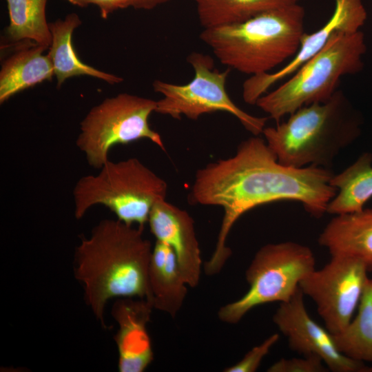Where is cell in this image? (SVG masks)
Segmentation results:
<instances>
[{"label": "cell", "instance_id": "cell-1", "mask_svg": "<svg viewBox=\"0 0 372 372\" xmlns=\"http://www.w3.org/2000/svg\"><path fill=\"white\" fill-rule=\"evenodd\" d=\"M333 175L329 169L279 163L258 136L242 141L233 156L198 169L189 195L190 203L219 206L224 211L215 249L205 264V273L213 276L222 270L231 254L226 240L232 227L258 206L296 201L311 216L322 217L338 191L330 184Z\"/></svg>", "mask_w": 372, "mask_h": 372}, {"label": "cell", "instance_id": "cell-2", "mask_svg": "<svg viewBox=\"0 0 372 372\" xmlns=\"http://www.w3.org/2000/svg\"><path fill=\"white\" fill-rule=\"evenodd\" d=\"M143 230L118 219H104L76 249L74 277L83 285L86 304L104 328V311L110 300L136 298L149 301L153 247Z\"/></svg>", "mask_w": 372, "mask_h": 372}, {"label": "cell", "instance_id": "cell-3", "mask_svg": "<svg viewBox=\"0 0 372 372\" xmlns=\"http://www.w3.org/2000/svg\"><path fill=\"white\" fill-rule=\"evenodd\" d=\"M362 123L360 112L338 89L328 101L304 106L262 134L279 163L329 169L360 136Z\"/></svg>", "mask_w": 372, "mask_h": 372}, {"label": "cell", "instance_id": "cell-4", "mask_svg": "<svg viewBox=\"0 0 372 372\" xmlns=\"http://www.w3.org/2000/svg\"><path fill=\"white\" fill-rule=\"evenodd\" d=\"M304 19V9L298 3L242 22L203 29L200 38L223 65L259 75L295 56L305 33Z\"/></svg>", "mask_w": 372, "mask_h": 372}, {"label": "cell", "instance_id": "cell-5", "mask_svg": "<svg viewBox=\"0 0 372 372\" xmlns=\"http://www.w3.org/2000/svg\"><path fill=\"white\" fill-rule=\"evenodd\" d=\"M366 51L364 33H339L289 79L260 97L256 105L276 123L287 115L315 103L328 101L341 78L362 70Z\"/></svg>", "mask_w": 372, "mask_h": 372}, {"label": "cell", "instance_id": "cell-6", "mask_svg": "<svg viewBox=\"0 0 372 372\" xmlns=\"http://www.w3.org/2000/svg\"><path fill=\"white\" fill-rule=\"evenodd\" d=\"M167 183L136 158L107 161L96 175L82 176L73 189L74 216L82 218L103 205L124 223L144 227L158 202L165 200Z\"/></svg>", "mask_w": 372, "mask_h": 372}, {"label": "cell", "instance_id": "cell-7", "mask_svg": "<svg viewBox=\"0 0 372 372\" xmlns=\"http://www.w3.org/2000/svg\"><path fill=\"white\" fill-rule=\"evenodd\" d=\"M316 269L311 249L287 241L269 243L256 253L245 272L249 288L239 299L220 308V320L236 324L254 307L273 302H288L300 282Z\"/></svg>", "mask_w": 372, "mask_h": 372}, {"label": "cell", "instance_id": "cell-8", "mask_svg": "<svg viewBox=\"0 0 372 372\" xmlns=\"http://www.w3.org/2000/svg\"><path fill=\"white\" fill-rule=\"evenodd\" d=\"M156 107V101L121 93L92 107L80 123L76 141L88 164L99 169L109 161L113 146L140 139H147L165 150L161 135L149 123Z\"/></svg>", "mask_w": 372, "mask_h": 372}, {"label": "cell", "instance_id": "cell-9", "mask_svg": "<svg viewBox=\"0 0 372 372\" xmlns=\"http://www.w3.org/2000/svg\"><path fill=\"white\" fill-rule=\"evenodd\" d=\"M187 60L194 70V76L188 83L178 85L161 80L153 82L154 92L163 96L156 101L155 112L174 119L185 116L197 120L205 114L226 112L254 136L262 133L268 118L247 113L234 103L227 92L226 82L231 69L218 72L214 68L213 59L200 52H192Z\"/></svg>", "mask_w": 372, "mask_h": 372}, {"label": "cell", "instance_id": "cell-10", "mask_svg": "<svg viewBox=\"0 0 372 372\" xmlns=\"http://www.w3.org/2000/svg\"><path fill=\"white\" fill-rule=\"evenodd\" d=\"M369 269L360 259L331 256L320 269H314L300 283L304 295L316 303L325 328L332 334L342 331L358 308Z\"/></svg>", "mask_w": 372, "mask_h": 372}, {"label": "cell", "instance_id": "cell-11", "mask_svg": "<svg viewBox=\"0 0 372 372\" xmlns=\"http://www.w3.org/2000/svg\"><path fill=\"white\" fill-rule=\"evenodd\" d=\"M273 322L287 338L289 348L304 356L320 357L333 372H372V365L351 359L337 349L333 334L309 315L301 289L288 302L280 303Z\"/></svg>", "mask_w": 372, "mask_h": 372}, {"label": "cell", "instance_id": "cell-12", "mask_svg": "<svg viewBox=\"0 0 372 372\" xmlns=\"http://www.w3.org/2000/svg\"><path fill=\"white\" fill-rule=\"evenodd\" d=\"M333 12L320 29L303 35L295 56L274 72L250 76L242 85V98L250 105L266 94L269 88L289 78L306 61L319 52L336 34L353 33L364 25L367 13L362 0H334Z\"/></svg>", "mask_w": 372, "mask_h": 372}, {"label": "cell", "instance_id": "cell-13", "mask_svg": "<svg viewBox=\"0 0 372 372\" xmlns=\"http://www.w3.org/2000/svg\"><path fill=\"white\" fill-rule=\"evenodd\" d=\"M147 223L156 240L173 250L188 286L197 287L202 258L192 216L187 211L163 200L153 206Z\"/></svg>", "mask_w": 372, "mask_h": 372}, {"label": "cell", "instance_id": "cell-14", "mask_svg": "<svg viewBox=\"0 0 372 372\" xmlns=\"http://www.w3.org/2000/svg\"><path fill=\"white\" fill-rule=\"evenodd\" d=\"M154 307L147 299L119 298L112 308L118 325L114 336L120 372H143L152 363L154 353L147 329Z\"/></svg>", "mask_w": 372, "mask_h": 372}, {"label": "cell", "instance_id": "cell-15", "mask_svg": "<svg viewBox=\"0 0 372 372\" xmlns=\"http://www.w3.org/2000/svg\"><path fill=\"white\" fill-rule=\"evenodd\" d=\"M12 52L1 63L0 70V103L13 95L54 76L48 50L32 41H23L1 48Z\"/></svg>", "mask_w": 372, "mask_h": 372}, {"label": "cell", "instance_id": "cell-16", "mask_svg": "<svg viewBox=\"0 0 372 372\" xmlns=\"http://www.w3.org/2000/svg\"><path fill=\"white\" fill-rule=\"evenodd\" d=\"M331 256H347L363 261L372 271V209L335 215L318 237Z\"/></svg>", "mask_w": 372, "mask_h": 372}, {"label": "cell", "instance_id": "cell-17", "mask_svg": "<svg viewBox=\"0 0 372 372\" xmlns=\"http://www.w3.org/2000/svg\"><path fill=\"white\" fill-rule=\"evenodd\" d=\"M149 301L154 309L174 318L180 310L189 287L173 250L156 240L149 268Z\"/></svg>", "mask_w": 372, "mask_h": 372}, {"label": "cell", "instance_id": "cell-18", "mask_svg": "<svg viewBox=\"0 0 372 372\" xmlns=\"http://www.w3.org/2000/svg\"><path fill=\"white\" fill-rule=\"evenodd\" d=\"M81 25L79 16L72 12L64 19L49 23L52 41L48 49L58 88L68 79L77 76H89L110 85L119 83L123 79L96 69L83 63L74 51L72 37L75 29Z\"/></svg>", "mask_w": 372, "mask_h": 372}, {"label": "cell", "instance_id": "cell-19", "mask_svg": "<svg viewBox=\"0 0 372 372\" xmlns=\"http://www.w3.org/2000/svg\"><path fill=\"white\" fill-rule=\"evenodd\" d=\"M330 184L338 191L329 203L327 213L339 215L362 211L372 198V154L362 153L342 172L333 174Z\"/></svg>", "mask_w": 372, "mask_h": 372}, {"label": "cell", "instance_id": "cell-20", "mask_svg": "<svg viewBox=\"0 0 372 372\" xmlns=\"http://www.w3.org/2000/svg\"><path fill=\"white\" fill-rule=\"evenodd\" d=\"M48 0H6L9 23L1 48L32 41L49 49L52 36L46 19Z\"/></svg>", "mask_w": 372, "mask_h": 372}, {"label": "cell", "instance_id": "cell-21", "mask_svg": "<svg viewBox=\"0 0 372 372\" xmlns=\"http://www.w3.org/2000/svg\"><path fill=\"white\" fill-rule=\"evenodd\" d=\"M205 28L239 23L261 13L298 4L300 0H194Z\"/></svg>", "mask_w": 372, "mask_h": 372}, {"label": "cell", "instance_id": "cell-22", "mask_svg": "<svg viewBox=\"0 0 372 372\" xmlns=\"http://www.w3.org/2000/svg\"><path fill=\"white\" fill-rule=\"evenodd\" d=\"M333 338L337 349L344 355L372 362V279L369 278L365 285L357 315Z\"/></svg>", "mask_w": 372, "mask_h": 372}, {"label": "cell", "instance_id": "cell-23", "mask_svg": "<svg viewBox=\"0 0 372 372\" xmlns=\"http://www.w3.org/2000/svg\"><path fill=\"white\" fill-rule=\"evenodd\" d=\"M279 340V335L274 333L261 344L253 347L237 363L225 369V372H254L259 367L262 359Z\"/></svg>", "mask_w": 372, "mask_h": 372}, {"label": "cell", "instance_id": "cell-24", "mask_svg": "<svg viewBox=\"0 0 372 372\" xmlns=\"http://www.w3.org/2000/svg\"><path fill=\"white\" fill-rule=\"evenodd\" d=\"M329 371L322 360L311 355L303 358H282L273 364L269 372H326Z\"/></svg>", "mask_w": 372, "mask_h": 372}, {"label": "cell", "instance_id": "cell-25", "mask_svg": "<svg viewBox=\"0 0 372 372\" xmlns=\"http://www.w3.org/2000/svg\"><path fill=\"white\" fill-rule=\"evenodd\" d=\"M79 7L85 8L90 5L96 6L101 17L107 19L114 11L123 9L120 0H65Z\"/></svg>", "mask_w": 372, "mask_h": 372}, {"label": "cell", "instance_id": "cell-26", "mask_svg": "<svg viewBox=\"0 0 372 372\" xmlns=\"http://www.w3.org/2000/svg\"><path fill=\"white\" fill-rule=\"evenodd\" d=\"M170 0H133L131 7L135 9L151 10Z\"/></svg>", "mask_w": 372, "mask_h": 372}]
</instances>
